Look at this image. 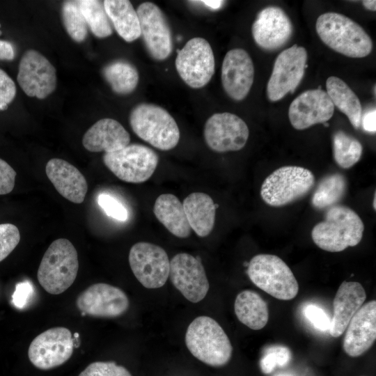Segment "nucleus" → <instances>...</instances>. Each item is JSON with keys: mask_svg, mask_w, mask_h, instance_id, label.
I'll return each instance as SVG.
<instances>
[{"mask_svg": "<svg viewBox=\"0 0 376 376\" xmlns=\"http://www.w3.org/2000/svg\"><path fill=\"white\" fill-rule=\"evenodd\" d=\"M326 88L334 106L347 116L355 130L359 129L362 107L354 92L345 81L334 76H331L327 79Z\"/></svg>", "mask_w": 376, "mask_h": 376, "instance_id": "c85d7f7f", "label": "nucleus"}, {"mask_svg": "<svg viewBox=\"0 0 376 376\" xmlns=\"http://www.w3.org/2000/svg\"><path fill=\"white\" fill-rule=\"evenodd\" d=\"M185 343L191 354L212 366L226 365L233 352L231 343L219 324L208 316H198L188 326Z\"/></svg>", "mask_w": 376, "mask_h": 376, "instance_id": "7ed1b4c3", "label": "nucleus"}, {"mask_svg": "<svg viewBox=\"0 0 376 376\" xmlns=\"http://www.w3.org/2000/svg\"><path fill=\"white\" fill-rule=\"evenodd\" d=\"M15 56L13 45L8 41L0 40V61H12Z\"/></svg>", "mask_w": 376, "mask_h": 376, "instance_id": "c03bdc74", "label": "nucleus"}, {"mask_svg": "<svg viewBox=\"0 0 376 376\" xmlns=\"http://www.w3.org/2000/svg\"><path fill=\"white\" fill-rule=\"evenodd\" d=\"M315 185V176L308 169L298 166L277 169L263 181L260 196L272 207H282L305 196Z\"/></svg>", "mask_w": 376, "mask_h": 376, "instance_id": "0eeeda50", "label": "nucleus"}, {"mask_svg": "<svg viewBox=\"0 0 376 376\" xmlns=\"http://www.w3.org/2000/svg\"><path fill=\"white\" fill-rule=\"evenodd\" d=\"M234 309L237 319L251 329L260 330L268 322L267 304L253 290H245L240 292L235 298Z\"/></svg>", "mask_w": 376, "mask_h": 376, "instance_id": "cd10ccee", "label": "nucleus"}, {"mask_svg": "<svg viewBox=\"0 0 376 376\" xmlns=\"http://www.w3.org/2000/svg\"><path fill=\"white\" fill-rule=\"evenodd\" d=\"M366 299L363 286L355 281H343L339 286L333 301V317L329 334L333 337L341 336Z\"/></svg>", "mask_w": 376, "mask_h": 376, "instance_id": "4be33fe9", "label": "nucleus"}, {"mask_svg": "<svg viewBox=\"0 0 376 376\" xmlns=\"http://www.w3.org/2000/svg\"><path fill=\"white\" fill-rule=\"evenodd\" d=\"M97 203L109 217L118 221H125L128 218L125 207L116 198L108 194H100L97 197Z\"/></svg>", "mask_w": 376, "mask_h": 376, "instance_id": "4c0bfd02", "label": "nucleus"}, {"mask_svg": "<svg viewBox=\"0 0 376 376\" xmlns=\"http://www.w3.org/2000/svg\"><path fill=\"white\" fill-rule=\"evenodd\" d=\"M291 359V352L289 348L281 345H274L268 347L260 359L261 370L265 374L271 373L276 367H283Z\"/></svg>", "mask_w": 376, "mask_h": 376, "instance_id": "f704fd0d", "label": "nucleus"}, {"mask_svg": "<svg viewBox=\"0 0 376 376\" xmlns=\"http://www.w3.org/2000/svg\"><path fill=\"white\" fill-rule=\"evenodd\" d=\"M79 269L76 249L67 239L54 240L46 250L38 269L40 285L49 294L59 295L75 281Z\"/></svg>", "mask_w": 376, "mask_h": 376, "instance_id": "20e7f679", "label": "nucleus"}, {"mask_svg": "<svg viewBox=\"0 0 376 376\" xmlns=\"http://www.w3.org/2000/svg\"><path fill=\"white\" fill-rule=\"evenodd\" d=\"M105 11L118 34L126 42H133L141 36L136 10L127 0H105Z\"/></svg>", "mask_w": 376, "mask_h": 376, "instance_id": "bb28decb", "label": "nucleus"}, {"mask_svg": "<svg viewBox=\"0 0 376 376\" xmlns=\"http://www.w3.org/2000/svg\"><path fill=\"white\" fill-rule=\"evenodd\" d=\"M171 281L189 301L197 303L206 296L209 282L199 257L178 253L170 261Z\"/></svg>", "mask_w": 376, "mask_h": 376, "instance_id": "dca6fc26", "label": "nucleus"}, {"mask_svg": "<svg viewBox=\"0 0 376 376\" xmlns=\"http://www.w3.org/2000/svg\"><path fill=\"white\" fill-rule=\"evenodd\" d=\"M225 92L240 101L249 93L254 79V66L249 54L243 49L228 51L223 60L221 73Z\"/></svg>", "mask_w": 376, "mask_h": 376, "instance_id": "aec40b11", "label": "nucleus"}, {"mask_svg": "<svg viewBox=\"0 0 376 376\" xmlns=\"http://www.w3.org/2000/svg\"><path fill=\"white\" fill-rule=\"evenodd\" d=\"M19 240L20 234L16 226L11 224H0V262L15 249Z\"/></svg>", "mask_w": 376, "mask_h": 376, "instance_id": "e433bc0d", "label": "nucleus"}, {"mask_svg": "<svg viewBox=\"0 0 376 376\" xmlns=\"http://www.w3.org/2000/svg\"><path fill=\"white\" fill-rule=\"evenodd\" d=\"M16 86L13 80L0 68V111L6 110L15 99Z\"/></svg>", "mask_w": 376, "mask_h": 376, "instance_id": "58836bf2", "label": "nucleus"}, {"mask_svg": "<svg viewBox=\"0 0 376 376\" xmlns=\"http://www.w3.org/2000/svg\"><path fill=\"white\" fill-rule=\"evenodd\" d=\"M102 73L112 91L118 95L132 93L139 83L137 69L124 59H117L109 63L103 68Z\"/></svg>", "mask_w": 376, "mask_h": 376, "instance_id": "c756f323", "label": "nucleus"}, {"mask_svg": "<svg viewBox=\"0 0 376 376\" xmlns=\"http://www.w3.org/2000/svg\"><path fill=\"white\" fill-rule=\"evenodd\" d=\"M79 376H132L123 366L113 361H95L90 363Z\"/></svg>", "mask_w": 376, "mask_h": 376, "instance_id": "c9c22d12", "label": "nucleus"}, {"mask_svg": "<svg viewBox=\"0 0 376 376\" xmlns=\"http://www.w3.org/2000/svg\"><path fill=\"white\" fill-rule=\"evenodd\" d=\"M33 286L31 282L24 281L15 285V290L12 296L13 303L18 308H22L26 305L29 297L33 293Z\"/></svg>", "mask_w": 376, "mask_h": 376, "instance_id": "79ce46f5", "label": "nucleus"}, {"mask_svg": "<svg viewBox=\"0 0 376 376\" xmlns=\"http://www.w3.org/2000/svg\"><path fill=\"white\" fill-rule=\"evenodd\" d=\"M323 124L325 125V127H328L329 125L327 123H324Z\"/></svg>", "mask_w": 376, "mask_h": 376, "instance_id": "8fccbe9b", "label": "nucleus"}, {"mask_svg": "<svg viewBox=\"0 0 376 376\" xmlns=\"http://www.w3.org/2000/svg\"><path fill=\"white\" fill-rule=\"evenodd\" d=\"M316 31L322 41L333 50L351 58L370 54L373 41L366 31L352 19L337 13L318 17Z\"/></svg>", "mask_w": 376, "mask_h": 376, "instance_id": "f03ea898", "label": "nucleus"}, {"mask_svg": "<svg viewBox=\"0 0 376 376\" xmlns=\"http://www.w3.org/2000/svg\"><path fill=\"white\" fill-rule=\"evenodd\" d=\"M201 3L212 10H218L221 8L224 1L219 0H205L201 1Z\"/></svg>", "mask_w": 376, "mask_h": 376, "instance_id": "a18cd8bd", "label": "nucleus"}, {"mask_svg": "<svg viewBox=\"0 0 376 376\" xmlns=\"http://www.w3.org/2000/svg\"><path fill=\"white\" fill-rule=\"evenodd\" d=\"M129 120L133 132L159 150H169L178 143L180 134L175 119L158 105L137 104L131 111Z\"/></svg>", "mask_w": 376, "mask_h": 376, "instance_id": "39448f33", "label": "nucleus"}, {"mask_svg": "<svg viewBox=\"0 0 376 376\" xmlns=\"http://www.w3.org/2000/svg\"><path fill=\"white\" fill-rule=\"evenodd\" d=\"M345 330L343 347L348 356L357 357L368 350L376 339V301L362 305Z\"/></svg>", "mask_w": 376, "mask_h": 376, "instance_id": "412c9836", "label": "nucleus"}, {"mask_svg": "<svg viewBox=\"0 0 376 376\" xmlns=\"http://www.w3.org/2000/svg\"><path fill=\"white\" fill-rule=\"evenodd\" d=\"M17 81L28 96L45 99L56 87V70L40 52L28 49L20 59Z\"/></svg>", "mask_w": 376, "mask_h": 376, "instance_id": "ddd939ff", "label": "nucleus"}, {"mask_svg": "<svg viewBox=\"0 0 376 376\" xmlns=\"http://www.w3.org/2000/svg\"><path fill=\"white\" fill-rule=\"evenodd\" d=\"M182 205L190 228L199 237L207 236L214 228L219 205L203 192L190 194L183 201Z\"/></svg>", "mask_w": 376, "mask_h": 376, "instance_id": "393cba45", "label": "nucleus"}, {"mask_svg": "<svg viewBox=\"0 0 376 376\" xmlns=\"http://www.w3.org/2000/svg\"><path fill=\"white\" fill-rule=\"evenodd\" d=\"M376 194L375 193L374 194V199H373V207L374 208V210H375V208H376V204H375V201H376Z\"/></svg>", "mask_w": 376, "mask_h": 376, "instance_id": "de8ad7c7", "label": "nucleus"}, {"mask_svg": "<svg viewBox=\"0 0 376 376\" xmlns=\"http://www.w3.org/2000/svg\"><path fill=\"white\" fill-rule=\"evenodd\" d=\"M146 48L155 60L166 59L172 52L173 40L169 24L162 10L152 2L141 3L136 9Z\"/></svg>", "mask_w": 376, "mask_h": 376, "instance_id": "4468645a", "label": "nucleus"}, {"mask_svg": "<svg viewBox=\"0 0 376 376\" xmlns=\"http://www.w3.org/2000/svg\"><path fill=\"white\" fill-rule=\"evenodd\" d=\"M363 230L360 217L352 209L338 204L327 209L324 220L312 229L311 237L321 249L340 252L357 246L362 239Z\"/></svg>", "mask_w": 376, "mask_h": 376, "instance_id": "f257e3e1", "label": "nucleus"}, {"mask_svg": "<svg viewBox=\"0 0 376 376\" xmlns=\"http://www.w3.org/2000/svg\"><path fill=\"white\" fill-rule=\"evenodd\" d=\"M153 212L158 221L173 235L187 237L191 228L188 223L182 203L171 194H163L157 197Z\"/></svg>", "mask_w": 376, "mask_h": 376, "instance_id": "a878e982", "label": "nucleus"}, {"mask_svg": "<svg viewBox=\"0 0 376 376\" xmlns=\"http://www.w3.org/2000/svg\"><path fill=\"white\" fill-rule=\"evenodd\" d=\"M47 178L57 191L67 200L81 203L86 197L88 185L83 174L65 160L53 158L45 167Z\"/></svg>", "mask_w": 376, "mask_h": 376, "instance_id": "5701e85b", "label": "nucleus"}, {"mask_svg": "<svg viewBox=\"0 0 376 376\" xmlns=\"http://www.w3.org/2000/svg\"><path fill=\"white\" fill-rule=\"evenodd\" d=\"M334 111V106L327 93L320 86L297 96L290 105L288 117L295 129L302 130L318 123H327Z\"/></svg>", "mask_w": 376, "mask_h": 376, "instance_id": "a211bd4d", "label": "nucleus"}, {"mask_svg": "<svg viewBox=\"0 0 376 376\" xmlns=\"http://www.w3.org/2000/svg\"><path fill=\"white\" fill-rule=\"evenodd\" d=\"M304 313L315 329L320 331H327L329 329L331 320L321 308L309 304L304 308Z\"/></svg>", "mask_w": 376, "mask_h": 376, "instance_id": "ea45409f", "label": "nucleus"}, {"mask_svg": "<svg viewBox=\"0 0 376 376\" xmlns=\"http://www.w3.org/2000/svg\"><path fill=\"white\" fill-rule=\"evenodd\" d=\"M1 24H0V36L2 34V31H1Z\"/></svg>", "mask_w": 376, "mask_h": 376, "instance_id": "3c124183", "label": "nucleus"}, {"mask_svg": "<svg viewBox=\"0 0 376 376\" xmlns=\"http://www.w3.org/2000/svg\"><path fill=\"white\" fill-rule=\"evenodd\" d=\"M362 4L368 10L372 11L376 10V1L375 0H364L362 1Z\"/></svg>", "mask_w": 376, "mask_h": 376, "instance_id": "49530a36", "label": "nucleus"}, {"mask_svg": "<svg viewBox=\"0 0 376 376\" xmlns=\"http://www.w3.org/2000/svg\"><path fill=\"white\" fill-rule=\"evenodd\" d=\"M306 61V49L296 44L278 55L267 85V95L270 101H278L295 91L304 75Z\"/></svg>", "mask_w": 376, "mask_h": 376, "instance_id": "9d476101", "label": "nucleus"}, {"mask_svg": "<svg viewBox=\"0 0 376 376\" xmlns=\"http://www.w3.org/2000/svg\"><path fill=\"white\" fill-rule=\"evenodd\" d=\"M61 14L64 27L70 38L77 42L84 41L88 34V28L79 1H64Z\"/></svg>", "mask_w": 376, "mask_h": 376, "instance_id": "72a5a7b5", "label": "nucleus"}, {"mask_svg": "<svg viewBox=\"0 0 376 376\" xmlns=\"http://www.w3.org/2000/svg\"><path fill=\"white\" fill-rule=\"evenodd\" d=\"M15 171L0 158V195L12 191L15 186Z\"/></svg>", "mask_w": 376, "mask_h": 376, "instance_id": "a19ab883", "label": "nucleus"}, {"mask_svg": "<svg viewBox=\"0 0 376 376\" xmlns=\"http://www.w3.org/2000/svg\"><path fill=\"white\" fill-rule=\"evenodd\" d=\"M333 155L336 163L343 169H350L361 159L363 146L360 141L342 130L332 137Z\"/></svg>", "mask_w": 376, "mask_h": 376, "instance_id": "2f4dec72", "label": "nucleus"}, {"mask_svg": "<svg viewBox=\"0 0 376 376\" xmlns=\"http://www.w3.org/2000/svg\"><path fill=\"white\" fill-rule=\"evenodd\" d=\"M130 142V134L119 122L112 118L97 121L85 132L82 139L84 147L93 152H113L125 148Z\"/></svg>", "mask_w": 376, "mask_h": 376, "instance_id": "b1692460", "label": "nucleus"}, {"mask_svg": "<svg viewBox=\"0 0 376 376\" xmlns=\"http://www.w3.org/2000/svg\"><path fill=\"white\" fill-rule=\"evenodd\" d=\"M102 160L120 180L130 183H142L154 173L159 157L150 148L132 143L119 150L104 153Z\"/></svg>", "mask_w": 376, "mask_h": 376, "instance_id": "6e6552de", "label": "nucleus"}, {"mask_svg": "<svg viewBox=\"0 0 376 376\" xmlns=\"http://www.w3.org/2000/svg\"><path fill=\"white\" fill-rule=\"evenodd\" d=\"M175 65L187 85L193 88L204 87L214 73V56L210 43L200 37L190 39L178 50Z\"/></svg>", "mask_w": 376, "mask_h": 376, "instance_id": "1a4fd4ad", "label": "nucleus"}, {"mask_svg": "<svg viewBox=\"0 0 376 376\" xmlns=\"http://www.w3.org/2000/svg\"><path fill=\"white\" fill-rule=\"evenodd\" d=\"M74 340L71 331L63 327L49 329L31 343L28 357L40 370H50L65 363L72 356Z\"/></svg>", "mask_w": 376, "mask_h": 376, "instance_id": "9b49d317", "label": "nucleus"}, {"mask_svg": "<svg viewBox=\"0 0 376 376\" xmlns=\"http://www.w3.org/2000/svg\"><path fill=\"white\" fill-rule=\"evenodd\" d=\"M292 31L289 17L277 6H268L260 10L251 28L256 43L267 51L276 50L285 45Z\"/></svg>", "mask_w": 376, "mask_h": 376, "instance_id": "6ab92c4d", "label": "nucleus"}, {"mask_svg": "<svg viewBox=\"0 0 376 376\" xmlns=\"http://www.w3.org/2000/svg\"><path fill=\"white\" fill-rule=\"evenodd\" d=\"M346 190L347 180L343 175L339 173L327 175L319 181L311 197V205L319 210L338 205Z\"/></svg>", "mask_w": 376, "mask_h": 376, "instance_id": "7c9ffc66", "label": "nucleus"}, {"mask_svg": "<svg viewBox=\"0 0 376 376\" xmlns=\"http://www.w3.org/2000/svg\"><path fill=\"white\" fill-rule=\"evenodd\" d=\"M79 4L87 26L95 37L104 38L112 34L111 23L105 11L103 1L81 0Z\"/></svg>", "mask_w": 376, "mask_h": 376, "instance_id": "473e14b6", "label": "nucleus"}, {"mask_svg": "<svg viewBox=\"0 0 376 376\" xmlns=\"http://www.w3.org/2000/svg\"><path fill=\"white\" fill-rule=\"evenodd\" d=\"M207 146L213 151H237L246 143L249 130L246 123L235 114L224 112L211 116L203 131Z\"/></svg>", "mask_w": 376, "mask_h": 376, "instance_id": "2eb2a0df", "label": "nucleus"}, {"mask_svg": "<svg viewBox=\"0 0 376 376\" xmlns=\"http://www.w3.org/2000/svg\"><path fill=\"white\" fill-rule=\"evenodd\" d=\"M361 127L365 132L375 133L376 132V110L372 109L362 114Z\"/></svg>", "mask_w": 376, "mask_h": 376, "instance_id": "37998d69", "label": "nucleus"}, {"mask_svg": "<svg viewBox=\"0 0 376 376\" xmlns=\"http://www.w3.org/2000/svg\"><path fill=\"white\" fill-rule=\"evenodd\" d=\"M247 274L258 288L280 300H290L299 291V284L288 265L272 254H258L247 266Z\"/></svg>", "mask_w": 376, "mask_h": 376, "instance_id": "423d86ee", "label": "nucleus"}, {"mask_svg": "<svg viewBox=\"0 0 376 376\" xmlns=\"http://www.w3.org/2000/svg\"><path fill=\"white\" fill-rule=\"evenodd\" d=\"M130 268L136 279L146 288L163 286L169 275L170 260L164 249L154 244H134L129 253Z\"/></svg>", "mask_w": 376, "mask_h": 376, "instance_id": "f8f14e48", "label": "nucleus"}, {"mask_svg": "<svg viewBox=\"0 0 376 376\" xmlns=\"http://www.w3.org/2000/svg\"><path fill=\"white\" fill-rule=\"evenodd\" d=\"M126 294L119 288L107 283H95L81 292L76 305L82 315L115 318L125 313L129 307Z\"/></svg>", "mask_w": 376, "mask_h": 376, "instance_id": "f3484780", "label": "nucleus"}, {"mask_svg": "<svg viewBox=\"0 0 376 376\" xmlns=\"http://www.w3.org/2000/svg\"><path fill=\"white\" fill-rule=\"evenodd\" d=\"M276 376H292V375L290 374H288V373H281V374H279Z\"/></svg>", "mask_w": 376, "mask_h": 376, "instance_id": "09e8293b", "label": "nucleus"}]
</instances>
